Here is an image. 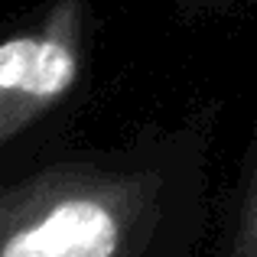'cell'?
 <instances>
[{
	"mask_svg": "<svg viewBox=\"0 0 257 257\" xmlns=\"http://www.w3.org/2000/svg\"><path fill=\"white\" fill-rule=\"evenodd\" d=\"M212 124L208 107L120 153L0 186V257H192L208 225Z\"/></svg>",
	"mask_w": 257,
	"mask_h": 257,
	"instance_id": "6da1fadb",
	"label": "cell"
},
{
	"mask_svg": "<svg viewBox=\"0 0 257 257\" xmlns=\"http://www.w3.org/2000/svg\"><path fill=\"white\" fill-rule=\"evenodd\" d=\"M85 69V0H56L36 30L0 43V147L59 107Z\"/></svg>",
	"mask_w": 257,
	"mask_h": 257,
	"instance_id": "7a4b0ae2",
	"label": "cell"
},
{
	"mask_svg": "<svg viewBox=\"0 0 257 257\" xmlns=\"http://www.w3.org/2000/svg\"><path fill=\"white\" fill-rule=\"evenodd\" d=\"M212 257H257V124L251 127L234 186L225 199Z\"/></svg>",
	"mask_w": 257,
	"mask_h": 257,
	"instance_id": "3957f363",
	"label": "cell"
}]
</instances>
